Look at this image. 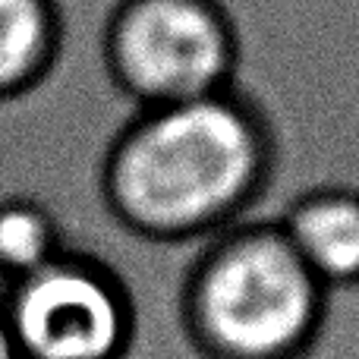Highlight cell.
<instances>
[{
    "instance_id": "cell-5",
    "label": "cell",
    "mask_w": 359,
    "mask_h": 359,
    "mask_svg": "<svg viewBox=\"0 0 359 359\" xmlns=\"http://www.w3.org/2000/svg\"><path fill=\"white\" fill-rule=\"evenodd\" d=\"M287 243L325 290L359 287V189L318 186L278 217Z\"/></svg>"
},
{
    "instance_id": "cell-7",
    "label": "cell",
    "mask_w": 359,
    "mask_h": 359,
    "mask_svg": "<svg viewBox=\"0 0 359 359\" xmlns=\"http://www.w3.org/2000/svg\"><path fill=\"white\" fill-rule=\"evenodd\" d=\"M60 217L35 196L0 198V280L4 287L35 274L67 249Z\"/></svg>"
},
{
    "instance_id": "cell-8",
    "label": "cell",
    "mask_w": 359,
    "mask_h": 359,
    "mask_svg": "<svg viewBox=\"0 0 359 359\" xmlns=\"http://www.w3.org/2000/svg\"><path fill=\"white\" fill-rule=\"evenodd\" d=\"M0 359H19L16 347H13L10 328H6V318H4V312H0Z\"/></svg>"
},
{
    "instance_id": "cell-6",
    "label": "cell",
    "mask_w": 359,
    "mask_h": 359,
    "mask_svg": "<svg viewBox=\"0 0 359 359\" xmlns=\"http://www.w3.org/2000/svg\"><path fill=\"white\" fill-rule=\"evenodd\" d=\"M63 54L57 0H0V104L41 88Z\"/></svg>"
},
{
    "instance_id": "cell-1",
    "label": "cell",
    "mask_w": 359,
    "mask_h": 359,
    "mask_svg": "<svg viewBox=\"0 0 359 359\" xmlns=\"http://www.w3.org/2000/svg\"><path fill=\"white\" fill-rule=\"evenodd\" d=\"M278 164V130L259 95L233 86L136 111L107 142L98 192L120 230L192 243L240 224Z\"/></svg>"
},
{
    "instance_id": "cell-2",
    "label": "cell",
    "mask_w": 359,
    "mask_h": 359,
    "mask_svg": "<svg viewBox=\"0 0 359 359\" xmlns=\"http://www.w3.org/2000/svg\"><path fill=\"white\" fill-rule=\"evenodd\" d=\"M328 312L278 221L208 236L180 287V325L202 359H306Z\"/></svg>"
},
{
    "instance_id": "cell-4",
    "label": "cell",
    "mask_w": 359,
    "mask_h": 359,
    "mask_svg": "<svg viewBox=\"0 0 359 359\" xmlns=\"http://www.w3.org/2000/svg\"><path fill=\"white\" fill-rule=\"evenodd\" d=\"M0 312L19 359H126L139 331L123 274L76 246L4 287Z\"/></svg>"
},
{
    "instance_id": "cell-3",
    "label": "cell",
    "mask_w": 359,
    "mask_h": 359,
    "mask_svg": "<svg viewBox=\"0 0 359 359\" xmlns=\"http://www.w3.org/2000/svg\"><path fill=\"white\" fill-rule=\"evenodd\" d=\"M111 86L136 111L240 82V32L221 0H117L101 29Z\"/></svg>"
}]
</instances>
